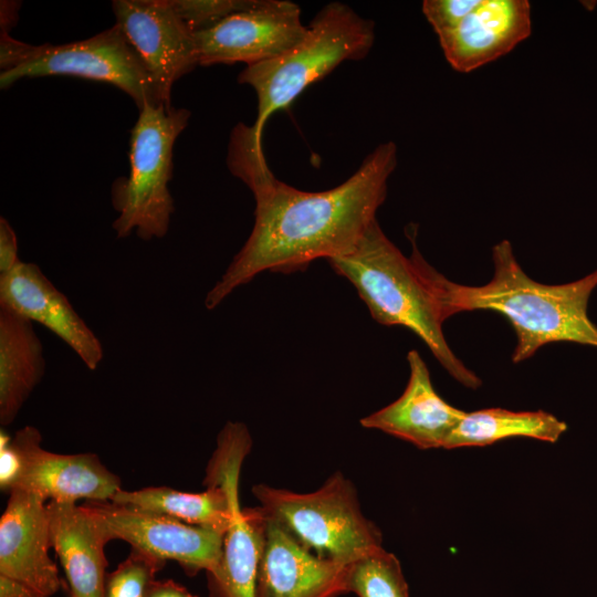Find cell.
I'll return each mask as SVG.
<instances>
[{"mask_svg":"<svg viewBox=\"0 0 597 597\" xmlns=\"http://www.w3.org/2000/svg\"><path fill=\"white\" fill-rule=\"evenodd\" d=\"M230 171L252 191L253 229L205 305L213 310L235 289L269 271H304L314 260L350 252L376 220L397 165L392 142L377 146L343 184L324 191H303L274 177L262 142L251 126L238 124L230 138Z\"/></svg>","mask_w":597,"mask_h":597,"instance_id":"6da1fadb","label":"cell"},{"mask_svg":"<svg viewBox=\"0 0 597 597\" xmlns=\"http://www.w3.org/2000/svg\"><path fill=\"white\" fill-rule=\"evenodd\" d=\"M492 258L493 277L480 286L451 282L422 259L423 273L446 320L475 310L502 314L517 338L513 363L532 357L551 343L569 342L597 348V326L587 313L589 297L597 287V270L569 283L549 285L526 275L507 240L493 247Z\"/></svg>","mask_w":597,"mask_h":597,"instance_id":"7a4b0ae2","label":"cell"},{"mask_svg":"<svg viewBox=\"0 0 597 597\" xmlns=\"http://www.w3.org/2000/svg\"><path fill=\"white\" fill-rule=\"evenodd\" d=\"M409 258L385 235L377 219L348 253L328 260L347 279L381 325L404 326L428 346L437 360L468 388L481 386L449 347L442 331V307L421 266L413 239Z\"/></svg>","mask_w":597,"mask_h":597,"instance_id":"3957f363","label":"cell"},{"mask_svg":"<svg viewBox=\"0 0 597 597\" xmlns=\"http://www.w3.org/2000/svg\"><path fill=\"white\" fill-rule=\"evenodd\" d=\"M375 41L374 22L349 6L331 2L307 25L305 36L284 54L245 66L241 84L258 97V116L252 129L262 139L268 118L290 106L311 84L348 60L364 59Z\"/></svg>","mask_w":597,"mask_h":597,"instance_id":"277c9868","label":"cell"},{"mask_svg":"<svg viewBox=\"0 0 597 597\" xmlns=\"http://www.w3.org/2000/svg\"><path fill=\"white\" fill-rule=\"evenodd\" d=\"M262 514L320 558L349 565L383 547L379 528L362 512L354 484L342 472L317 490L297 493L255 484Z\"/></svg>","mask_w":597,"mask_h":597,"instance_id":"5b68a950","label":"cell"},{"mask_svg":"<svg viewBox=\"0 0 597 597\" xmlns=\"http://www.w3.org/2000/svg\"><path fill=\"white\" fill-rule=\"evenodd\" d=\"M191 113L164 104H146L130 132L129 175L117 180L112 198L118 217V238L133 231L143 240L166 235L174 212L168 184L172 177L174 145Z\"/></svg>","mask_w":597,"mask_h":597,"instance_id":"8992f818","label":"cell"},{"mask_svg":"<svg viewBox=\"0 0 597 597\" xmlns=\"http://www.w3.org/2000/svg\"><path fill=\"white\" fill-rule=\"evenodd\" d=\"M51 75L112 84L129 95L138 111L146 104H164L150 73L116 23L82 41L30 45L22 63L1 72L0 86L7 88L24 77Z\"/></svg>","mask_w":597,"mask_h":597,"instance_id":"52a82bcc","label":"cell"},{"mask_svg":"<svg viewBox=\"0 0 597 597\" xmlns=\"http://www.w3.org/2000/svg\"><path fill=\"white\" fill-rule=\"evenodd\" d=\"M106 540H122L160 559L176 561L189 575L213 572L222 554L223 533L189 525L165 514L113 501H85Z\"/></svg>","mask_w":597,"mask_h":597,"instance_id":"ba28073f","label":"cell"},{"mask_svg":"<svg viewBox=\"0 0 597 597\" xmlns=\"http://www.w3.org/2000/svg\"><path fill=\"white\" fill-rule=\"evenodd\" d=\"M300 7L289 0H254L241 11L210 29L193 33L199 65L245 63L273 60L306 34Z\"/></svg>","mask_w":597,"mask_h":597,"instance_id":"9c48e42d","label":"cell"},{"mask_svg":"<svg viewBox=\"0 0 597 597\" xmlns=\"http://www.w3.org/2000/svg\"><path fill=\"white\" fill-rule=\"evenodd\" d=\"M116 24L150 73L161 102L171 106L174 83L199 66L193 33L170 0H114Z\"/></svg>","mask_w":597,"mask_h":597,"instance_id":"30bf717a","label":"cell"},{"mask_svg":"<svg viewBox=\"0 0 597 597\" xmlns=\"http://www.w3.org/2000/svg\"><path fill=\"white\" fill-rule=\"evenodd\" d=\"M12 444L22 461L13 489L35 494L45 502L107 501L122 489L119 476L96 454L46 450L42 447L41 432L32 426L19 429L12 436Z\"/></svg>","mask_w":597,"mask_h":597,"instance_id":"8fae6325","label":"cell"},{"mask_svg":"<svg viewBox=\"0 0 597 597\" xmlns=\"http://www.w3.org/2000/svg\"><path fill=\"white\" fill-rule=\"evenodd\" d=\"M46 503L19 489L9 492L0 517V575L51 597L63 582L49 554L52 546Z\"/></svg>","mask_w":597,"mask_h":597,"instance_id":"7c38bea8","label":"cell"},{"mask_svg":"<svg viewBox=\"0 0 597 597\" xmlns=\"http://www.w3.org/2000/svg\"><path fill=\"white\" fill-rule=\"evenodd\" d=\"M0 307L49 328L90 370L102 362L100 339L36 264L21 261L0 274Z\"/></svg>","mask_w":597,"mask_h":597,"instance_id":"4fadbf2b","label":"cell"},{"mask_svg":"<svg viewBox=\"0 0 597 597\" xmlns=\"http://www.w3.org/2000/svg\"><path fill=\"white\" fill-rule=\"evenodd\" d=\"M265 520L255 597H337L347 593L349 565L317 557L277 523Z\"/></svg>","mask_w":597,"mask_h":597,"instance_id":"5bb4252c","label":"cell"},{"mask_svg":"<svg viewBox=\"0 0 597 597\" xmlns=\"http://www.w3.org/2000/svg\"><path fill=\"white\" fill-rule=\"evenodd\" d=\"M407 359L410 375L401 396L362 418L360 425L408 441L419 449H444L465 412L437 394L428 367L417 350H410Z\"/></svg>","mask_w":597,"mask_h":597,"instance_id":"9a60e30c","label":"cell"},{"mask_svg":"<svg viewBox=\"0 0 597 597\" xmlns=\"http://www.w3.org/2000/svg\"><path fill=\"white\" fill-rule=\"evenodd\" d=\"M532 31L526 0H481L452 31L439 35L446 60L469 73L511 52Z\"/></svg>","mask_w":597,"mask_h":597,"instance_id":"2e32d148","label":"cell"},{"mask_svg":"<svg viewBox=\"0 0 597 597\" xmlns=\"http://www.w3.org/2000/svg\"><path fill=\"white\" fill-rule=\"evenodd\" d=\"M51 546L74 597H105L108 543L95 516L75 502L46 503Z\"/></svg>","mask_w":597,"mask_h":597,"instance_id":"e0dca14e","label":"cell"},{"mask_svg":"<svg viewBox=\"0 0 597 597\" xmlns=\"http://www.w3.org/2000/svg\"><path fill=\"white\" fill-rule=\"evenodd\" d=\"M239 482L231 488V520L217 568L208 574L211 597H255L266 520L260 509L240 506Z\"/></svg>","mask_w":597,"mask_h":597,"instance_id":"ac0fdd59","label":"cell"},{"mask_svg":"<svg viewBox=\"0 0 597 597\" xmlns=\"http://www.w3.org/2000/svg\"><path fill=\"white\" fill-rule=\"evenodd\" d=\"M45 371L33 322L0 307V423L14 421Z\"/></svg>","mask_w":597,"mask_h":597,"instance_id":"d6986e66","label":"cell"},{"mask_svg":"<svg viewBox=\"0 0 597 597\" xmlns=\"http://www.w3.org/2000/svg\"><path fill=\"white\" fill-rule=\"evenodd\" d=\"M567 425L554 415L538 411H511L489 408L465 412L450 434L444 449L483 447L512 437L556 442Z\"/></svg>","mask_w":597,"mask_h":597,"instance_id":"ffe728a7","label":"cell"},{"mask_svg":"<svg viewBox=\"0 0 597 597\" xmlns=\"http://www.w3.org/2000/svg\"><path fill=\"white\" fill-rule=\"evenodd\" d=\"M347 591L358 597H409L398 558L383 547L349 564Z\"/></svg>","mask_w":597,"mask_h":597,"instance_id":"44dd1931","label":"cell"},{"mask_svg":"<svg viewBox=\"0 0 597 597\" xmlns=\"http://www.w3.org/2000/svg\"><path fill=\"white\" fill-rule=\"evenodd\" d=\"M166 561L132 548L129 555L105 579V597H145Z\"/></svg>","mask_w":597,"mask_h":597,"instance_id":"7402d4cb","label":"cell"},{"mask_svg":"<svg viewBox=\"0 0 597 597\" xmlns=\"http://www.w3.org/2000/svg\"><path fill=\"white\" fill-rule=\"evenodd\" d=\"M254 0H170L178 15L192 33L212 28L234 12L249 8Z\"/></svg>","mask_w":597,"mask_h":597,"instance_id":"603a6c76","label":"cell"},{"mask_svg":"<svg viewBox=\"0 0 597 597\" xmlns=\"http://www.w3.org/2000/svg\"><path fill=\"white\" fill-rule=\"evenodd\" d=\"M481 0H425L422 12L437 35L455 29Z\"/></svg>","mask_w":597,"mask_h":597,"instance_id":"cb8c5ba5","label":"cell"},{"mask_svg":"<svg viewBox=\"0 0 597 597\" xmlns=\"http://www.w3.org/2000/svg\"><path fill=\"white\" fill-rule=\"evenodd\" d=\"M22 470L20 454L11 442L0 447V488L10 492L15 485Z\"/></svg>","mask_w":597,"mask_h":597,"instance_id":"d4e9b609","label":"cell"},{"mask_svg":"<svg viewBox=\"0 0 597 597\" xmlns=\"http://www.w3.org/2000/svg\"><path fill=\"white\" fill-rule=\"evenodd\" d=\"M21 260L18 256V241L14 230L4 219H0V274L13 270Z\"/></svg>","mask_w":597,"mask_h":597,"instance_id":"484cf974","label":"cell"},{"mask_svg":"<svg viewBox=\"0 0 597 597\" xmlns=\"http://www.w3.org/2000/svg\"><path fill=\"white\" fill-rule=\"evenodd\" d=\"M145 597H196L188 591L184 586L177 584L171 579L154 580Z\"/></svg>","mask_w":597,"mask_h":597,"instance_id":"4316f807","label":"cell"},{"mask_svg":"<svg viewBox=\"0 0 597 597\" xmlns=\"http://www.w3.org/2000/svg\"><path fill=\"white\" fill-rule=\"evenodd\" d=\"M0 597H45L33 588L0 575Z\"/></svg>","mask_w":597,"mask_h":597,"instance_id":"83f0119b","label":"cell"},{"mask_svg":"<svg viewBox=\"0 0 597 597\" xmlns=\"http://www.w3.org/2000/svg\"><path fill=\"white\" fill-rule=\"evenodd\" d=\"M72 597H74V596H72Z\"/></svg>","mask_w":597,"mask_h":597,"instance_id":"f1b7e54d","label":"cell"}]
</instances>
